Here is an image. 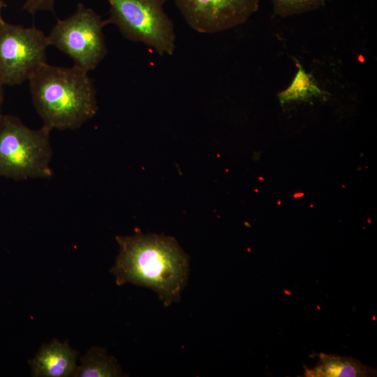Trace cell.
Segmentation results:
<instances>
[{
    "label": "cell",
    "instance_id": "obj_11",
    "mask_svg": "<svg viewBox=\"0 0 377 377\" xmlns=\"http://www.w3.org/2000/svg\"><path fill=\"white\" fill-rule=\"evenodd\" d=\"M325 95L313 75L307 73L301 65L290 86L279 94L281 105L293 101H306Z\"/></svg>",
    "mask_w": 377,
    "mask_h": 377
},
{
    "label": "cell",
    "instance_id": "obj_5",
    "mask_svg": "<svg viewBox=\"0 0 377 377\" xmlns=\"http://www.w3.org/2000/svg\"><path fill=\"white\" fill-rule=\"evenodd\" d=\"M107 25L93 9L79 3L76 10L58 20L47 36L54 45L67 54L76 65L87 71L95 69L108 53L103 34Z\"/></svg>",
    "mask_w": 377,
    "mask_h": 377
},
{
    "label": "cell",
    "instance_id": "obj_4",
    "mask_svg": "<svg viewBox=\"0 0 377 377\" xmlns=\"http://www.w3.org/2000/svg\"><path fill=\"white\" fill-rule=\"evenodd\" d=\"M106 24H113L127 40L141 43L161 56L175 50L174 24L164 10L166 0H107Z\"/></svg>",
    "mask_w": 377,
    "mask_h": 377
},
{
    "label": "cell",
    "instance_id": "obj_12",
    "mask_svg": "<svg viewBox=\"0 0 377 377\" xmlns=\"http://www.w3.org/2000/svg\"><path fill=\"white\" fill-rule=\"evenodd\" d=\"M330 0H272L273 14L288 17L318 10Z\"/></svg>",
    "mask_w": 377,
    "mask_h": 377
},
{
    "label": "cell",
    "instance_id": "obj_6",
    "mask_svg": "<svg viewBox=\"0 0 377 377\" xmlns=\"http://www.w3.org/2000/svg\"><path fill=\"white\" fill-rule=\"evenodd\" d=\"M47 36L36 28L0 24V84L15 86L23 83L47 64Z\"/></svg>",
    "mask_w": 377,
    "mask_h": 377
},
{
    "label": "cell",
    "instance_id": "obj_7",
    "mask_svg": "<svg viewBox=\"0 0 377 377\" xmlns=\"http://www.w3.org/2000/svg\"><path fill=\"white\" fill-rule=\"evenodd\" d=\"M187 24L201 34H216L245 23L260 0H174Z\"/></svg>",
    "mask_w": 377,
    "mask_h": 377
},
{
    "label": "cell",
    "instance_id": "obj_1",
    "mask_svg": "<svg viewBox=\"0 0 377 377\" xmlns=\"http://www.w3.org/2000/svg\"><path fill=\"white\" fill-rule=\"evenodd\" d=\"M119 251L110 272L118 286L131 283L156 292L164 306L178 302L187 284L189 256L171 237L143 234L117 236Z\"/></svg>",
    "mask_w": 377,
    "mask_h": 377
},
{
    "label": "cell",
    "instance_id": "obj_10",
    "mask_svg": "<svg viewBox=\"0 0 377 377\" xmlns=\"http://www.w3.org/2000/svg\"><path fill=\"white\" fill-rule=\"evenodd\" d=\"M73 374L75 377L125 376L115 357L107 353L104 348H91L81 358Z\"/></svg>",
    "mask_w": 377,
    "mask_h": 377
},
{
    "label": "cell",
    "instance_id": "obj_8",
    "mask_svg": "<svg viewBox=\"0 0 377 377\" xmlns=\"http://www.w3.org/2000/svg\"><path fill=\"white\" fill-rule=\"evenodd\" d=\"M79 352L73 349L67 341L53 339L41 346L35 357L29 361L31 376L35 377L73 376L77 369Z\"/></svg>",
    "mask_w": 377,
    "mask_h": 377
},
{
    "label": "cell",
    "instance_id": "obj_14",
    "mask_svg": "<svg viewBox=\"0 0 377 377\" xmlns=\"http://www.w3.org/2000/svg\"><path fill=\"white\" fill-rule=\"evenodd\" d=\"M4 99L3 86L0 84V116L2 114V107Z\"/></svg>",
    "mask_w": 377,
    "mask_h": 377
},
{
    "label": "cell",
    "instance_id": "obj_13",
    "mask_svg": "<svg viewBox=\"0 0 377 377\" xmlns=\"http://www.w3.org/2000/svg\"><path fill=\"white\" fill-rule=\"evenodd\" d=\"M23 9L31 15L40 10L54 12V0H26Z\"/></svg>",
    "mask_w": 377,
    "mask_h": 377
},
{
    "label": "cell",
    "instance_id": "obj_3",
    "mask_svg": "<svg viewBox=\"0 0 377 377\" xmlns=\"http://www.w3.org/2000/svg\"><path fill=\"white\" fill-rule=\"evenodd\" d=\"M51 130L31 129L17 117L0 116V177L14 180L49 178L52 149Z\"/></svg>",
    "mask_w": 377,
    "mask_h": 377
},
{
    "label": "cell",
    "instance_id": "obj_2",
    "mask_svg": "<svg viewBox=\"0 0 377 377\" xmlns=\"http://www.w3.org/2000/svg\"><path fill=\"white\" fill-rule=\"evenodd\" d=\"M33 104L50 129L73 130L98 111L96 90L88 71L73 65L42 66L29 80Z\"/></svg>",
    "mask_w": 377,
    "mask_h": 377
},
{
    "label": "cell",
    "instance_id": "obj_9",
    "mask_svg": "<svg viewBox=\"0 0 377 377\" xmlns=\"http://www.w3.org/2000/svg\"><path fill=\"white\" fill-rule=\"evenodd\" d=\"M308 377H366L376 376V370L360 360L337 355L320 354L317 364L306 369Z\"/></svg>",
    "mask_w": 377,
    "mask_h": 377
},
{
    "label": "cell",
    "instance_id": "obj_15",
    "mask_svg": "<svg viewBox=\"0 0 377 377\" xmlns=\"http://www.w3.org/2000/svg\"><path fill=\"white\" fill-rule=\"evenodd\" d=\"M6 6H7L6 3L3 0H0V24L4 22L1 16V10L3 8Z\"/></svg>",
    "mask_w": 377,
    "mask_h": 377
}]
</instances>
